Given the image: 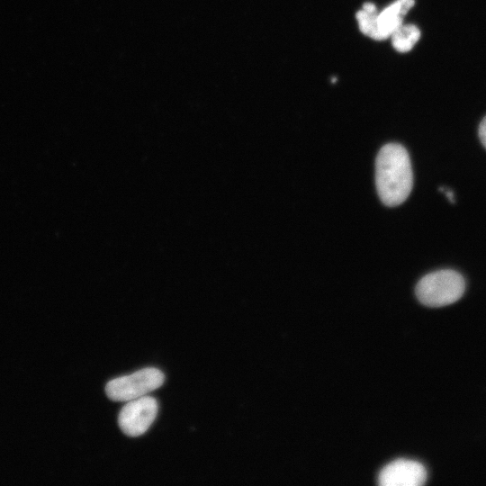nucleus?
Wrapping results in <instances>:
<instances>
[{
  "label": "nucleus",
  "mask_w": 486,
  "mask_h": 486,
  "mask_svg": "<svg viewBox=\"0 0 486 486\" xmlns=\"http://www.w3.org/2000/svg\"><path fill=\"white\" fill-rule=\"evenodd\" d=\"M465 290L461 274L452 269H442L423 276L416 286L418 301L428 307H442L458 301Z\"/></svg>",
  "instance_id": "obj_2"
},
{
  "label": "nucleus",
  "mask_w": 486,
  "mask_h": 486,
  "mask_svg": "<svg viewBox=\"0 0 486 486\" xmlns=\"http://www.w3.org/2000/svg\"><path fill=\"white\" fill-rule=\"evenodd\" d=\"M393 48L401 53L410 51L420 38L418 28L413 24H401L392 35Z\"/></svg>",
  "instance_id": "obj_7"
},
{
  "label": "nucleus",
  "mask_w": 486,
  "mask_h": 486,
  "mask_svg": "<svg viewBox=\"0 0 486 486\" xmlns=\"http://www.w3.org/2000/svg\"><path fill=\"white\" fill-rule=\"evenodd\" d=\"M158 410V401L151 396L145 395L129 400L119 413V427L127 436H140L151 426L157 417Z\"/></svg>",
  "instance_id": "obj_4"
},
{
  "label": "nucleus",
  "mask_w": 486,
  "mask_h": 486,
  "mask_svg": "<svg viewBox=\"0 0 486 486\" xmlns=\"http://www.w3.org/2000/svg\"><path fill=\"white\" fill-rule=\"evenodd\" d=\"M376 16L377 11H366L364 9L359 10L356 18L358 22L360 31L366 36L373 39L376 29Z\"/></svg>",
  "instance_id": "obj_8"
},
{
  "label": "nucleus",
  "mask_w": 486,
  "mask_h": 486,
  "mask_svg": "<svg viewBox=\"0 0 486 486\" xmlns=\"http://www.w3.org/2000/svg\"><path fill=\"white\" fill-rule=\"evenodd\" d=\"M378 195L386 206H397L410 195L413 185L410 159L406 148L397 143L384 145L375 160Z\"/></svg>",
  "instance_id": "obj_1"
},
{
  "label": "nucleus",
  "mask_w": 486,
  "mask_h": 486,
  "mask_svg": "<svg viewBox=\"0 0 486 486\" xmlns=\"http://www.w3.org/2000/svg\"><path fill=\"white\" fill-rule=\"evenodd\" d=\"M164 381L165 375L159 369L147 367L109 381L105 392L112 400L129 401L159 388Z\"/></svg>",
  "instance_id": "obj_3"
},
{
  "label": "nucleus",
  "mask_w": 486,
  "mask_h": 486,
  "mask_svg": "<svg viewBox=\"0 0 486 486\" xmlns=\"http://www.w3.org/2000/svg\"><path fill=\"white\" fill-rule=\"evenodd\" d=\"M439 190L446 194V198L451 202H454V192L452 190H449L447 188H443V187H440Z\"/></svg>",
  "instance_id": "obj_10"
},
{
  "label": "nucleus",
  "mask_w": 486,
  "mask_h": 486,
  "mask_svg": "<svg viewBox=\"0 0 486 486\" xmlns=\"http://www.w3.org/2000/svg\"><path fill=\"white\" fill-rule=\"evenodd\" d=\"M478 133H479V138L481 140L482 144L486 148V116L482 119V121L481 122L479 125Z\"/></svg>",
  "instance_id": "obj_9"
},
{
  "label": "nucleus",
  "mask_w": 486,
  "mask_h": 486,
  "mask_svg": "<svg viewBox=\"0 0 486 486\" xmlns=\"http://www.w3.org/2000/svg\"><path fill=\"white\" fill-rule=\"evenodd\" d=\"M427 480V471L422 464L398 459L385 465L378 475L381 486H419Z\"/></svg>",
  "instance_id": "obj_5"
},
{
  "label": "nucleus",
  "mask_w": 486,
  "mask_h": 486,
  "mask_svg": "<svg viewBox=\"0 0 486 486\" xmlns=\"http://www.w3.org/2000/svg\"><path fill=\"white\" fill-rule=\"evenodd\" d=\"M414 0H396L381 13H377L374 40H385L402 24L403 17L414 5Z\"/></svg>",
  "instance_id": "obj_6"
}]
</instances>
